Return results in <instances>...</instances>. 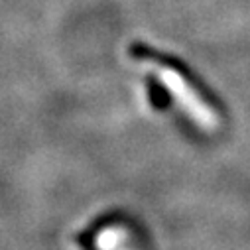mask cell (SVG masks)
Wrapping results in <instances>:
<instances>
[{
    "instance_id": "obj_1",
    "label": "cell",
    "mask_w": 250,
    "mask_h": 250,
    "mask_svg": "<svg viewBox=\"0 0 250 250\" xmlns=\"http://www.w3.org/2000/svg\"><path fill=\"white\" fill-rule=\"evenodd\" d=\"M148 95H150V101H152V104L156 106V108H166L167 106V95H166V91L162 89V85L154 79V77H150L148 79Z\"/></svg>"
}]
</instances>
